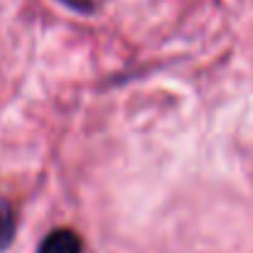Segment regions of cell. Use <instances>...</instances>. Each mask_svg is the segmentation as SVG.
I'll use <instances>...</instances> for the list:
<instances>
[{
    "label": "cell",
    "instance_id": "7a4b0ae2",
    "mask_svg": "<svg viewBox=\"0 0 253 253\" xmlns=\"http://www.w3.org/2000/svg\"><path fill=\"white\" fill-rule=\"evenodd\" d=\"M15 234H17V214H15V207L0 197V253H5L12 241H15Z\"/></svg>",
    "mask_w": 253,
    "mask_h": 253
},
{
    "label": "cell",
    "instance_id": "6da1fadb",
    "mask_svg": "<svg viewBox=\"0 0 253 253\" xmlns=\"http://www.w3.org/2000/svg\"><path fill=\"white\" fill-rule=\"evenodd\" d=\"M37 253H84V239L74 229L59 226L42 239Z\"/></svg>",
    "mask_w": 253,
    "mask_h": 253
},
{
    "label": "cell",
    "instance_id": "3957f363",
    "mask_svg": "<svg viewBox=\"0 0 253 253\" xmlns=\"http://www.w3.org/2000/svg\"><path fill=\"white\" fill-rule=\"evenodd\" d=\"M62 2L67 10L79 12V15H93L96 12V0H57Z\"/></svg>",
    "mask_w": 253,
    "mask_h": 253
}]
</instances>
